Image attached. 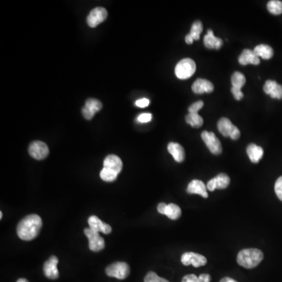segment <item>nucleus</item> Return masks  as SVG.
Masks as SVG:
<instances>
[{"instance_id": "nucleus-1", "label": "nucleus", "mask_w": 282, "mask_h": 282, "mask_svg": "<svg viewBox=\"0 0 282 282\" xmlns=\"http://www.w3.org/2000/svg\"><path fill=\"white\" fill-rule=\"evenodd\" d=\"M42 227L41 217L36 214L29 215L19 222L16 227V233L21 239L31 241L39 235Z\"/></svg>"}, {"instance_id": "nucleus-2", "label": "nucleus", "mask_w": 282, "mask_h": 282, "mask_svg": "<svg viewBox=\"0 0 282 282\" xmlns=\"http://www.w3.org/2000/svg\"><path fill=\"white\" fill-rule=\"evenodd\" d=\"M264 253L258 249H246L237 255V262L240 266L246 269L256 267L264 260Z\"/></svg>"}, {"instance_id": "nucleus-3", "label": "nucleus", "mask_w": 282, "mask_h": 282, "mask_svg": "<svg viewBox=\"0 0 282 282\" xmlns=\"http://www.w3.org/2000/svg\"><path fill=\"white\" fill-rule=\"evenodd\" d=\"M196 71V63L190 58H184L178 62L175 68V74L180 79H188Z\"/></svg>"}, {"instance_id": "nucleus-4", "label": "nucleus", "mask_w": 282, "mask_h": 282, "mask_svg": "<svg viewBox=\"0 0 282 282\" xmlns=\"http://www.w3.org/2000/svg\"><path fill=\"white\" fill-rule=\"evenodd\" d=\"M108 276L123 280L128 278L130 273L129 266L125 262H116L110 264L105 270Z\"/></svg>"}, {"instance_id": "nucleus-5", "label": "nucleus", "mask_w": 282, "mask_h": 282, "mask_svg": "<svg viewBox=\"0 0 282 282\" xmlns=\"http://www.w3.org/2000/svg\"><path fill=\"white\" fill-rule=\"evenodd\" d=\"M219 133L226 137H231L234 141L239 139L241 132L227 118H221L217 123Z\"/></svg>"}, {"instance_id": "nucleus-6", "label": "nucleus", "mask_w": 282, "mask_h": 282, "mask_svg": "<svg viewBox=\"0 0 282 282\" xmlns=\"http://www.w3.org/2000/svg\"><path fill=\"white\" fill-rule=\"evenodd\" d=\"M84 234L89 240V247L90 250L93 251H101L105 247V239L103 238L98 232L94 231L90 227L84 230Z\"/></svg>"}, {"instance_id": "nucleus-7", "label": "nucleus", "mask_w": 282, "mask_h": 282, "mask_svg": "<svg viewBox=\"0 0 282 282\" xmlns=\"http://www.w3.org/2000/svg\"><path fill=\"white\" fill-rule=\"evenodd\" d=\"M202 138L204 143L206 144L207 147L209 148V152L213 155L218 156L222 153V145L220 141L217 138V136L213 132H208V131H203L202 133Z\"/></svg>"}, {"instance_id": "nucleus-8", "label": "nucleus", "mask_w": 282, "mask_h": 282, "mask_svg": "<svg viewBox=\"0 0 282 282\" xmlns=\"http://www.w3.org/2000/svg\"><path fill=\"white\" fill-rule=\"evenodd\" d=\"M29 155L36 160H43L49 155V147L43 141H34L29 145Z\"/></svg>"}, {"instance_id": "nucleus-9", "label": "nucleus", "mask_w": 282, "mask_h": 282, "mask_svg": "<svg viewBox=\"0 0 282 282\" xmlns=\"http://www.w3.org/2000/svg\"><path fill=\"white\" fill-rule=\"evenodd\" d=\"M181 262L184 266L192 265L194 267H200L207 264L206 258L203 255L194 252H185L181 256Z\"/></svg>"}, {"instance_id": "nucleus-10", "label": "nucleus", "mask_w": 282, "mask_h": 282, "mask_svg": "<svg viewBox=\"0 0 282 282\" xmlns=\"http://www.w3.org/2000/svg\"><path fill=\"white\" fill-rule=\"evenodd\" d=\"M108 16V12L103 7H96L90 11L87 16V24L91 28H95L104 22Z\"/></svg>"}, {"instance_id": "nucleus-11", "label": "nucleus", "mask_w": 282, "mask_h": 282, "mask_svg": "<svg viewBox=\"0 0 282 282\" xmlns=\"http://www.w3.org/2000/svg\"><path fill=\"white\" fill-rule=\"evenodd\" d=\"M58 257L52 256L49 260L45 262L43 265V272L47 278L51 280H56L59 278V271L58 269Z\"/></svg>"}, {"instance_id": "nucleus-12", "label": "nucleus", "mask_w": 282, "mask_h": 282, "mask_svg": "<svg viewBox=\"0 0 282 282\" xmlns=\"http://www.w3.org/2000/svg\"><path fill=\"white\" fill-rule=\"evenodd\" d=\"M231 179L226 173H219L216 177L209 180L207 184V189L214 191L216 189H225L229 186Z\"/></svg>"}, {"instance_id": "nucleus-13", "label": "nucleus", "mask_w": 282, "mask_h": 282, "mask_svg": "<svg viewBox=\"0 0 282 282\" xmlns=\"http://www.w3.org/2000/svg\"><path fill=\"white\" fill-rule=\"evenodd\" d=\"M264 92L270 95L272 98L282 99V86L274 80H267L264 86Z\"/></svg>"}, {"instance_id": "nucleus-14", "label": "nucleus", "mask_w": 282, "mask_h": 282, "mask_svg": "<svg viewBox=\"0 0 282 282\" xmlns=\"http://www.w3.org/2000/svg\"><path fill=\"white\" fill-rule=\"evenodd\" d=\"M89 225L91 229L96 232H102L105 235H109L111 233V227L108 223H104L102 220H100L98 217L96 216H91L88 219Z\"/></svg>"}, {"instance_id": "nucleus-15", "label": "nucleus", "mask_w": 282, "mask_h": 282, "mask_svg": "<svg viewBox=\"0 0 282 282\" xmlns=\"http://www.w3.org/2000/svg\"><path fill=\"white\" fill-rule=\"evenodd\" d=\"M187 192L188 194H199L204 199H207L209 197V194L207 192V186L204 185L202 180H193L192 181H190L187 188Z\"/></svg>"}, {"instance_id": "nucleus-16", "label": "nucleus", "mask_w": 282, "mask_h": 282, "mask_svg": "<svg viewBox=\"0 0 282 282\" xmlns=\"http://www.w3.org/2000/svg\"><path fill=\"white\" fill-rule=\"evenodd\" d=\"M193 92L194 94H202L204 93H212L214 90L213 84L209 80L204 78H198L195 80V82L193 83L191 86Z\"/></svg>"}, {"instance_id": "nucleus-17", "label": "nucleus", "mask_w": 282, "mask_h": 282, "mask_svg": "<svg viewBox=\"0 0 282 282\" xmlns=\"http://www.w3.org/2000/svg\"><path fill=\"white\" fill-rule=\"evenodd\" d=\"M238 62L241 65H247V64H254L258 65L260 63V60L259 57L256 56L253 50L251 49H244L241 55L238 58Z\"/></svg>"}, {"instance_id": "nucleus-18", "label": "nucleus", "mask_w": 282, "mask_h": 282, "mask_svg": "<svg viewBox=\"0 0 282 282\" xmlns=\"http://www.w3.org/2000/svg\"><path fill=\"white\" fill-rule=\"evenodd\" d=\"M123 162L120 157L115 155H109L105 157L104 161V167L112 170L114 172L119 174L123 170Z\"/></svg>"}, {"instance_id": "nucleus-19", "label": "nucleus", "mask_w": 282, "mask_h": 282, "mask_svg": "<svg viewBox=\"0 0 282 282\" xmlns=\"http://www.w3.org/2000/svg\"><path fill=\"white\" fill-rule=\"evenodd\" d=\"M223 42L220 38L215 36L213 30L209 29L204 37V45L208 49H220Z\"/></svg>"}, {"instance_id": "nucleus-20", "label": "nucleus", "mask_w": 282, "mask_h": 282, "mask_svg": "<svg viewBox=\"0 0 282 282\" xmlns=\"http://www.w3.org/2000/svg\"><path fill=\"white\" fill-rule=\"evenodd\" d=\"M168 152L171 154L174 160L176 162H183L185 159V152L184 147L180 145V143H171L168 144Z\"/></svg>"}, {"instance_id": "nucleus-21", "label": "nucleus", "mask_w": 282, "mask_h": 282, "mask_svg": "<svg viewBox=\"0 0 282 282\" xmlns=\"http://www.w3.org/2000/svg\"><path fill=\"white\" fill-rule=\"evenodd\" d=\"M246 152L252 163H258L264 156V149L255 143H250L247 147Z\"/></svg>"}, {"instance_id": "nucleus-22", "label": "nucleus", "mask_w": 282, "mask_h": 282, "mask_svg": "<svg viewBox=\"0 0 282 282\" xmlns=\"http://www.w3.org/2000/svg\"><path fill=\"white\" fill-rule=\"evenodd\" d=\"M253 51L257 57L264 60L270 59L274 56V49H272V47L270 46L265 45V44L256 46L254 48Z\"/></svg>"}, {"instance_id": "nucleus-23", "label": "nucleus", "mask_w": 282, "mask_h": 282, "mask_svg": "<svg viewBox=\"0 0 282 282\" xmlns=\"http://www.w3.org/2000/svg\"><path fill=\"white\" fill-rule=\"evenodd\" d=\"M182 212L180 207L178 206L177 204H173V203H170L167 204L166 210V216L168 218L172 220H176L179 219L181 217Z\"/></svg>"}, {"instance_id": "nucleus-24", "label": "nucleus", "mask_w": 282, "mask_h": 282, "mask_svg": "<svg viewBox=\"0 0 282 282\" xmlns=\"http://www.w3.org/2000/svg\"><path fill=\"white\" fill-rule=\"evenodd\" d=\"M186 123L194 128H199L203 125V119L199 113H189L185 117Z\"/></svg>"}, {"instance_id": "nucleus-25", "label": "nucleus", "mask_w": 282, "mask_h": 282, "mask_svg": "<svg viewBox=\"0 0 282 282\" xmlns=\"http://www.w3.org/2000/svg\"><path fill=\"white\" fill-rule=\"evenodd\" d=\"M246 77L243 74L239 72H235L231 76V83L232 87L241 90L246 84Z\"/></svg>"}, {"instance_id": "nucleus-26", "label": "nucleus", "mask_w": 282, "mask_h": 282, "mask_svg": "<svg viewBox=\"0 0 282 282\" xmlns=\"http://www.w3.org/2000/svg\"><path fill=\"white\" fill-rule=\"evenodd\" d=\"M267 10L270 14L279 15L282 14V2L279 0H271L267 3Z\"/></svg>"}, {"instance_id": "nucleus-27", "label": "nucleus", "mask_w": 282, "mask_h": 282, "mask_svg": "<svg viewBox=\"0 0 282 282\" xmlns=\"http://www.w3.org/2000/svg\"><path fill=\"white\" fill-rule=\"evenodd\" d=\"M119 174L117 172H114L112 170L107 169V168H103V170L100 171V176L104 181L106 182H113L117 179Z\"/></svg>"}, {"instance_id": "nucleus-28", "label": "nucleus", "mask_w": 282, "mask_h": 282, "mask_svg": "<svg viewBox=\"0 0 282 282\" xmlns=\"http://www.w3.org/2000/svg\"><path fill=\"white\" fill-rule=\"evenodd\" d=\"M203 31V23L201 22L200 21H194V24L191 26V29H190V31L189 34L192 36L194 40H199L201 34H202Z\"/></svg>"}, {"instance_id": "nucleus-29", "label": "nucleus", "mask_w": 282, "mask_h": 282, "mask_svg": "<svg viewBox=\"0 0 282 282\" xmlns=\"http://www.w3.org/2000/svg\"><path fill=\"white\" fill-rule=\"evenodd\" d=\"M85 106L92 110L93 112L96 113L100 111L102 109V103L96 99L90 98L86 101Z\"/></svg>"}, {"instance_id": "nucleus-30", "label": "nucleus", "mask_w": 282, "mask_h": 282, "mask_svg": "<svg viewBox=\"0 0 282 282\" xmlns=\"http://www.w3.org/2000/svg\"><path fill=\"white\" fill-rule=\"evenodd\" d=\"M144 282H170L165 278H160L157 276V274L155 272L150 271L147 273L145 278H144Z\"/></svg>"}, {"instance_id": "nucleus-31", "label": "nucleus", "mask_w": 282, "mask_h": 282, "mask_svg": "<svg viewBox=\"0 0 282 282\" xmlns=\"http://www.w3.org/2000/svg\"><path fill=\"white\" fill-rule=\"evenodd\" d=\"M203 106H204V103L203 100H199L189 107L188 111L189 113H198L201 109H203Z\"/></svg>"}, {"instance_id": "nucleus-32", "label": "nucleus", "mask_w": 282, "mask_h": 282, "mask_svg": "<svg viewBox=\"0 0 282 282\" xmlns=\"http://www.w3.org/2000/svg\"><path fill=\"white\" fill-rule=\"evenodd\" d=\"M274 190H275V193H276L278 199L282 201V176L278 178L277 180L275 186H274Z\"/></svg>"}, {"instance_id": "nucleus-33", "label": "nucleus", "mask_w": 282, "mask_h": 282, "mask_svg": "<svg viewBox=\"0 0 282 282\" xmlns=\"http://www.w3.org/2000/svg\"><path fill=\"white\" fill-rule=\"evenodd\" d=\"M152 119V115L150 113H143L137 117V121L141 123H149Z\"/></svg>"}, {"instance_id": "nucleus-34", "label": "nucleus", "mask_w": 282, "mask_h": 282, "mask_svg": "<svg viewBox=\"0 0 282 282\" xmlns=\"http://www.w3.org/2000/svg\"><path fill=\"white\" fill-rule=\"evenodd\" d=\"M82 112L84 118L87 119V120L92 119L94 118V115H95V113L93 112L92 110L89 109L88 108H86V106H84L82 108Z\"/></svg>"}, {"instance_id": "nucleus-35", "label": "nucleus", "mask_w": 282, "mask_h": 282, "mask_svg": "<svg viewBox=\"0 0 282 282\" xmlns=\"http://www.w3.org/2000/svg\"><path fill=\"white\" fill-rule=\"evenodd\" d=\"M231 93L233 94L234 97H235V100H240L243 98V93L241 92V90H240V89L232 87V88H231Z\"/></svg>"}, {"instance_id": "nucleus-36", "label": "nucleus", "mask_w": 282, "mask_h": 282, "mask_svg": "<svg viewBox=\"0 0 282 282\" xmlns=\"http://www.w3.org/2000/svg\"><path fill=\"white\" fill-rule=\"evenodd\" d=\"M182 282H200V280L195 274H188L183 278Z\"/></svg>"}, {"instance_id": "nucleus-37", "label": "nucleus", "mask_w": 282, "mask_h": 282, "mask_svg": "<svg viewBox=\"0 0 282 282\" xmlns=\"http://www.w3.org/2000/svg\"><path fill=\"white\" fill-rule=\"evenodd\" d=\"M149 104L150 100L147 98L140 99V100H137L135 103V105L139 108H146L149 105Z\"/></svg>"}, {"instance_id": "nucleus-38", "label": "nucleus", "mask_w": 282, "mask_h": 282, "mask_svg": "<svg viewBox=\"0 0 282 282\" xmlns=\"http://www.w3.org/2000/svg\"><path fill=\"white\" fill-rule=\"evenodd\" d=\"M166 207H167V204L166 203H159L158 205H157V211H158V213L162 215L166 214Z\"/></svg>"}, {"instance_id": "nucleus-39", "label": "nucleus", "mask_w": 282, "mask_h": 282, "mask_svg": "<svg viewBox=\"0 0 282 282\" xmlns=\"http://www.w3.org/2000/svg\"><path fill=\"white\" fill-rule=\"evenodd\" d=\"M200 282H210L211 276L208 274H202L199 277Z\"/></svg>"}, {"instance_id": "nucleus-40", "label": "nucleus", "mask_w": 282, "mask_h": 282, "mask_svg": "<svg viewBox=\"0 0 282 282\" xmlns=\"http://www.w3.org/2000/svg\"><path fill=\"white\" fill-rule=\"evenodd\" d=\"M185 42L188 44H192L193 42H194V39H193L192 36L190 34H188L186 37H185Z\"/></svg>"}, {"instance_id": "nucleus-41", "label": "nucleus", "mask_w": 282, "mask_h": 282, "mask_svg": "<svg viewBox=\"0 0 282 282\" xmlns=\"http://www.w3.org/2000/svg\"><path fill=\"white\" fill-rule=\"evenodd\" d=\"M219 282H237V281L234 280L233 278L226 277V278H223V279H221V281Z\"/></svg>"}, {"instance_id": "nucleus-42", "label": "nucleus", "mask_w": 282, "mask_h": 282, "mask_svg": "<svg viewBox=\"0 0 282 282\" xmlns=\"http://www.w3.org/2000/svg\"><path fill=\"white\" fill-rule=\"evenodd\" d=\"M16 282H29V281L26 280L25 278H20Z\"/></svg>"}, {"instance_id": "nucleus-43", "label": "nucleus", "mask_w": 282, "mask_h": 282, "mask_svg": "<svg viewBox=\"0 0 282 282\" xmlns=\"http://www.w3.org/2000/svg\"><path fill=\"white\" fill-rule=\"evenodd\" d=\"M2 212H0V219H2Z\"/></svg>"}]
</instances>
